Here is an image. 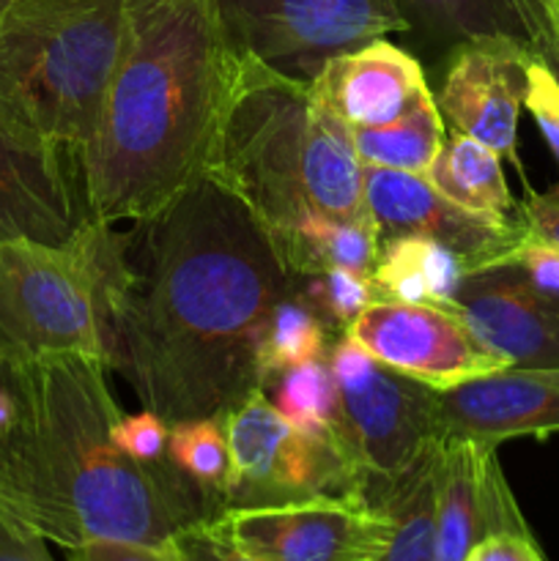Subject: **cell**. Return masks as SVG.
I'll return each mask as SVG.
<instances>
[{"label": "cell", "instance_id": "cell-36", "mask_svg": "<svg viewBox=\"0 0 559 561\" xmlns=\"http://www.w3.org/2000/svg\"><path fill=\"white\" fill-rule=\"evenodd\" d=\"M0 561H55L47 540L0 515Z\"/></svg>", "mask_w": 559, "mask_h": 561}, {"label": "cell", "instance_id": "cell-38", "mask_svg": "<svg viewBox=\"0 0 559 561\" xmlns=\"http://www.w3.org/2000/svg\"><path fill=\"white\" fill-rule=\"evenodd\" d=\"M551 5H554V11H557V14H559V0H551Z\"/></svg>", "mask_w": 559, "mask_h": 561}, {"label": "cell", "instance_id": "cell-22", "mask_svg": "<svg viewBox=\"0 0 559 561\" xmlns=\"http://www.w3.org/2000/svg\"><path fill=\"white\" fill-rule=\"evenodd\" d=\"M362 168L427 173L444 146V118L438 113L431 85L395 121L367 129H349Z\"/></svg>", "mask_w": 559, "mask_h": 561}, {"label": "cell", "instance_id": "cell-11", "mask_svg": "<svg viewBox=\"0 0 559 561\" xmlns=\"http://www.w3.org/2000/svg\"><path fill=\"white\" fill-rule=\"evenodd\" d=\"M345 334L384 367L433 392H449L510 367L449 307L376 299L351 321Z\"/></svg>", "mask_w": 559, "mask_h": 561}, {"label": "cell", "instance_id": "cell-27", "mask_svg": "<svg viewBox=\"0 0 559 561\" xmlns=\"http://www.w3.org/2000/svg\"><path fill=\"white\" fill-rule=\"evenodd\" d=\"M168 460L181 477L192 482L214 507V515L225 510V480H228V442L223 420L170 422Z\"/></svg>", "mask_w": 559, "mask_h": 561}, {"label": "cell", "instance_id": "cell-25", "mask_svg": "<svg viewBox=\"0 0 559 561\" xmlns=\"http://www.w3.org/2000/svg\"><path fill=\"white\" fill-rule=\"evenodd\" d=\"M340 334L323 323V318L288 285L285 296L274 301L258 343L255 367L261 389L274 373L305 365L312 359H327L332 343Z\"/></svg>", "mask_w": 559, "mask_h": 561}, {"label": "cell", "instance_id": "cell-23", "mask_svg": "<svg viewBox=\"0 0 559 561\" xmlns=\"http://www.w3.org/2000/svg\"><path fill=\"white\" fill-rule=\"evenodd\" d=\"M378 247L381 239L373 222L318 214L294 228V233L285 236L274 250L294 277L323 268H349L362 277H373Z\"/></svg>", "mask_w": 559, "mask_h": 561}, {"label": "cell", "instance_id": "cell-14", "mask_svg": "<svg viewBox=\"0 0 559 561\" xmlns=\"http://www.w3.org/2000/svg\"><path fill=\"white\" fill-rule=\"evenodd\" d=\"M532 535L497 458V444L442 438L436 449L438 561H464L491 535Z\"/></svg>", "mask_w": 559, "mask_h": 561}, {"label": "cell", "instance_id": "cell-6", "mask_svg": "<svg viewBox=\"0 0 559 561\" xmlns=\"http://www.w3.org/2000/svg\"><path fill=\"white\" fill-rule=\"evenodd\" d=\"M121 233L88 222L66 244L0 239V365L80 354L104 362L113 351V288Z\"/></svg>", "mask_w": 559, "mask_h": 561}, {"label": "cell", "instance_id": "cell-20", "mask_svg": "<svg viewBox=\"0 0 559 561\" xmlns=\"http://www.w3.org/2000/svg\"><path fill=\"white\" fill-rule=\"evenodd\" d=\"M406 33L431 47L504 36L526 44L518 0H395Z\"/></svg>", "mask_w": 559, "mask_h": 561}, {"label": "cell", "instance_id": "cell-5", "mask_svg": "<svg viewBox=\"0 0 559 561\" xmlns=\"http://www.w3.org/2000/svg\"><path fill=\"white\" fill-rule=\"evenodd\" d=\"M126 0H11L0 16V124L77 162L96 129Z\"/></svg>", "mask_w": 559, "mask_h": 561}, {"label": "cell", "instance_id": "cell-17", "mask_svg": "<svg viewBox=\"0 0 559 561\" xmlns=\"http://www.w3.org/2000/svg\"><path fill=\"white\" fill-rule=\"evenodd\" d=\"M88 222L75 159L0 124V239L66 244Z\"/></svg>", "mask_w": 559, "mask_h": 561}, {"label": "cell", "instance_id": "cell-8", "mask_svg": "<svg viewBox=\"0 0 559 561\" xmlns=\"http://www.w3.org/2000/svg\"><path fill=\"white\" fill-rule=\"evenodd\" d=\"M228 442L225 510L269 507L310 499H362L365 480L329 442L305 436L283 420L263 389L223 416Z\"/></svg>", "mask_w": 559, "mask_h": 561}, {"label": "cell", "instance_id": "cell-10", "mask_svg": "<svg viewBox=\"0 0 559 561\" xmlns=\"http://www.w3.org/2000/svg\"><path fill=\"white\" fill-rule=\"evenodd\" d=\"M203 524L261 561H376L395 531L392 513L362 499L233 507Z\"/></svg>", "mask_w": 559, "mask_h": 561}, {"label": "cell", "instance_id": "cell-2", "mask_svg": "<svg viewBox=\"0 0 559 561\" xmlns=\"http://www.w3.org/2000/svg\"><path fill=\"white\" fill-rule=\"evenodd\" d=\"M107 365L64 354L11 370L16 414L0 431V515L55 546L170 542L214 515L186 477L137 463L113 442L121 409Z\"/></svg>", "mask_w": 559, "mask_h": 561}, {"label": "cell", "instance_id": "cell-30", "mask_svg": "<svg viewBox=\"0 0 559 561\" xmlns=\"http://www.w3.org/2000/svg\"><path fill=\"white\" fill-rule=\"evenodd\" d=\"M524 107L535 118L537 129L546 137L548 148L559 162V82L548 71V66L532 53V60L526 64V96Z\"/></svg>", "mask_w": 559, "mask_h": 561}, {"label": "cell", "instance_id": "cell-26", "mask_svg": "<svg viewBox=\"0 0 559 561\" xmlns=\"http://www.w3.org/2000/svg\"><path fill=\"white\" fill-rule=\"evenodd\" d=\"M263 394L288 425L305 436L338 444V383L327 359L280 370L263 383ZM345 455V453H343Z\"/></svg>", "mask_w": 559, "mask_h": 561}, {"label": "cell", "instance_id": "cell-13", "mask_svg": "<svg viewBox=\"0 0 559 561\" xmlns=\"http://www.w3.org/2000/svg\"><path fill=\"white\" fill-rule=\"evenodd\" d=\"M529 60L524 42L504 36L471 38L449 49L436 96L444 124L518 164L515 146Z\"/></svg>", "mask_w": 559, "mask_h": 561}, {"label": "cell", "instance_id": "cell-9", "mask_svg": "<svg viewBox=\"0 0 559 561\" xmlns=\"http://www.w3.org/2000/svg\"><path fill=\"white\" fill-rule=\"evenodd\" d=\"M236 53L301 82L329 58L389 33H406L395 0H214Z\"/></svg>", "mask_w": 559, "mask_h": 561}, {"label": "cell", "instance_id": "cell-31", "mask_svg": "<svg viewBox=\"0 0 559 561\" xmlns=\"http://www.w3.org/2000/svg\"><path fill=\"white\" fill-rule=\"evenodd\" d=\"M521 20L526 31V47L548 66L559 82V14L551 0H518Z\"/></svg>", "mask_w": 559, "mask_h": 561}, {"label": "cell", "instance_id": "cell-7", "mask_svg": "<svg viewBox=\"0 0 559 561\" xmlns=\"http://www.w3.org/2000/svg\"><path fill=\"white\" fill-rule=\"evenodd\" d=\"M329 367L338 383V444L378 507L438 444L436 392L384 367L345 332L332 343Z\"/></svg>", "mask_w": 559, "mask_h": 561}, {"label": "cell", "instance_id": "cell-39", "mask_svg": "<svg viewBox=\"0 0 559 561\" xmlns=\"http://www.w3.org/2000/svg\"><path fill=\"white\" fill-rule=\"evenodd\" d=\"M3 370H5V367H3V365H0V373H3Z\"/></svg>", "mask_w": 559, "mask_h": 561}, {"label": "cell", "instance_id": "cell-24", "mask_svg": "<svg viewBox=\"0 0 559 561\" xmlns=\"http://www.w3.org/2000/svg\"><path fill=\"white\" fill-rule=\"evenodd\" d=\"M436 449L438 444L378 502V507L392 513L395 531L376 561H438Z\"/></svg>", "mask_w": 559, "mask_h": 561}, {"label": "cell", "instance_id": "cell-29", "mask_svg": "<svg viewBox=\"0 0 559 561\" xmlns=\"http://www.w3.org/2000/svg\"><path fill=\"white\" fill-rule=\"evenodd\" d=\"M168 436L170 422L146 409L140 414H121L113 425L115 447L137 463H162L168 458Z\"/></svg>", "mask_w": 559, "mask_h": 561}, {"label": "cell", "instance_id": "cell-33", "mask_svg": "<svg viewBox=\"0 0 559 561\" xmlns=\"http://www.w3.org/2000/svg\"><path fill=\"white\" fill-rule=\"evenodd\" d=\"M173 546L175 551H179L181 561H261L247 557V553L236 551L233 546L219 540L203 520L184 526V529L173 537Z\"/></svg>", "mask_w": 559, "mask_h": 561}, {"label": "cell", "instance_id": "cell-32", "mask_svg": "<svg viewBox=\"0 0 559 561\" xmlns=\"http://www.w3.org/2000/svg\"><path fill=\"white\" fill-rule=\"evenodd\" d=\"M66 561H181L173 540L135 542V540H93L71 548Z\"/></svg>", "mask_w": 559, "mask_h": 561}, {"label": "cell", "instance_id": "cell-28", "mask_svg": "<svg viewBox=\"0 0 559 561\" xmlns=\"http://www.w3.org/2000/svg\"><path fill=\"white\" fill-rule=\"evenodd\" d=\"M290 288L323 318L334 334H343L356 316L370 301H376V288L370 277L349 272V268H323L316 274H290Z\"/></svg>", "mask_w": 559, "mask_h": 561}, {"label": "cell", "instance_id": "cell-12", "mask_svg": "<svg viewBox=\"0 0 559 561\" xmlns=\"http://www.w3.org/2000/svg\"><path fill=\"white\" fill-rule=\"evenodd\" d=\"M362 186L378 239L425 236L442 241L464 257L469 274L507 266L529 236L518 214L513 219H493L466 211L422 173L362 168Z\"/></svg>", "mask_w": 559, "mask_h": 561}, {"label": "cell", "instance_id": "cell-16", "mask_svg": "<svg viewBox=\"0 0 559 561\" xmlns=\"http://www.w3.org/2000/svg\"><path fill=\"white\" fill-rule=\"evenodd\" d=\"M455 312L510 367H559V299L537 290L518 266L469 274Z\"/></svg>", "mask_w": 559, "mask_h": 561}, {"label": "cell", "instance_id": "cell-1", "mask_svg": "<svg viewBox=\"0 0 559 561\" xmlns=\"http://www.w3.org/2000/svg\"><path fill=\"white\" fill-rule=\"evenodd\" d=\"M288 285L263 225L201 175L121 233L110 370L164 422L223 420L261 389L258 343Z\"/></svg>", "mask_w": 559, "mask_h": 561}, {"label": "cell", "instance_id": "cell-18", "mask_svg": "<svg viewBox=\"0 0 559 561\" xmlns=\"http://www.w3.org/2000/svg\"><path fill=\"white\" fill-rule=\"evenodd\" d=\"M425 88L420 60L387 36L334 55L310 82L318 102L349 129L389 124Z\"/></svg>", "mask_w": 559, "mask_h": 561}, {"label": "cell", "instance_id": "cell-3", "mask_svg": "<svg viewBox=\"0 0 559 561\" xmlns=\"http://www.w3.org/2000/svg\"><path fill=\"white\" fill-rule=\"evenodd\" d=\"M233 58L214 0H126L102 113L77 157L91 222H142L201 179Z\"/></svg>", "mask_w": 559, "mask_h": 561}, {"label": "cell", "instance_id": "cell-21", "mask_svg": "<svg viewBox=\"0 0 559 561\" xmlns=\"http://www.w3.org/2000/svg\"><path fill=\"white\" fill-rule=\"evenodd\" d=\"M425 175L444 197L466 211L493 219L515 217L518 206L504 181L502 157L475 137L453 131Z\"/></svg>", "mask_w": 559, "mask_h": 561}, {"label": "cell", "instance_id": "cell-4", "mask_svg": "<svg viewBox=\"0 0 559 561\" xmlns=\"http://www.w3.org/2000/svg\"><path fill=\"white\" fill-rule=\"evenodd\" d=\"M203 175L239 197L274 247L318 214L373 222L349 126L310 82L244 53L233 58Z\"/></svg>", "mask_w": 559, "mask_h": 561}, {"label": "cell", "instance_id": "cell-19", "mask_svg": "<svg viewBox=\"0 0 559 561\" xmlns=\"http://www.w3.org/2000/svg\"><path fill=\"white\" fill-rule=\"evenodd\" d=\"M469 268L464 257L442 241L425 236H392L381 239L370 279L378 299L455 310Z\"/></svg>", "mask_w": 559, "mask_h": 561}, {"label": "cell", "instance_id": "cell-15", "mask_svg": "<svg viewBox=\"0 0 559 561\" xmlns=\"http://www.w3.org/2000/svg\"><path fill=\"white\" fill-rule=\"evenodd\" d=\"M438 438H546L559 433V367H504L436 392Z\"/></svg>", "mask_w": 559, "mask_h": 561}, {"label": "cell", "instance_id": "cell-34", "mask_svg": "<svg viewBox=\"0 0 559 561\" xmlns=\"http://www.w3.org/2000/svg\"><path fill=\"white\" fill-rule=\"evenodd\" d=\"M532 239L559 250V186L551 192H529L526 201L515 208Z\"/></svg>", "mask_w": 559, "mask_h": 561}, {"label": "cell", "instance_id": "cell-35", "mask_svg": "<svg viewBox=\"0 0 559 561\" xmlns=\"http://www.w3.org/2000/svg\"><path fill=\"white\" fill-rule=\"evenodd\" d=\"M464 561H546L532 535H491L477 542Z\"/></svg>", "mask_w": 559, "mask_h": 561}, {"label": "cell", "instance_id": "cell-37", "mask_svg": "<svg viewBox=\"0 0 559 561\" xmlns=\"http://www.w3.org/2000/svg\"><path fill=\"white\" fill-rule=\"evenodd\" d=\"M11 0H0V16H3V11H5V5H9Z\"/></svg>", "mask_w": 559, "mask_h": 561}]
</instances>
